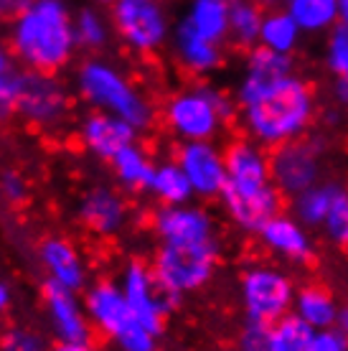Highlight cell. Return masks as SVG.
<instances>
[{
	"label": "cell",
	"mask_w": 348,
	"mask_h": 351,
	"mask_svg": "<svg viewBox=\"0 0 348 351\" xmlns=\"http://www.w3.org/2000/svg\"><path fill=\"white\" fill-rule=\"evenodd\" d=\"M336 328L348 339V303H343L338 311V321H336Z\"/></svg>",
	"instance_id": "cell-43"
},
{
	"label": "cell",
	"mask_w": 348,
	"mask_h": 351,
	"mask_svg": "<svg viewBox=\"0 0 348 351\" xmlns=\"http://www.w3.org/2000/svg\"><path fill=\"white\" fill-rule=\"evenodd\" d=\"M10 306H13V290H10L8 282L0 280V318L8 313Z\"/></svg>",
	"instance_id": "cell-42"
},
{
	"label": "cell",
	"mask_w": 348,
	"mask_h": 351,
	"mask_svg": "<svg viewBox=\"0 0 348 351\" xmlns=\"http://www.w3.org/2000/svg\"><path fill=\"white\" fill-rule=\"evenodd\" d=\"M31 0H0V26H10L13 18L26 8Z\"/></svg>",
	"instance_id": "cell-39"
},
{
	"label": "cell",
	"mask_w": 348,
	"mask_h": 351,
	"mask_svg": "<svg viewBox=\"0 0 348 351\" xmlns=\"http://www.w3.org/2000/svg\"><path fill=\"white\" fill-rule=\"evenodd\" d=\"M175 160L183 168L196 199H219L227 186V156L216 141H191L175 148Z\"/></svg>",
	"instance_id": "cell-13"
},
{
	"label": "cell",
	"mask_w": 348,
	"mask_h": 351,
	"mask_svg": "<svg viewBox=\"0 0 348 351\" xmlns=\"http://www.w3.org/2000/svg\"><path fill=\"white\" fill-rule=\"evenodd\" d=\"M340 23L348 26V0H340Z\"/></svg>",
	"instance_id": "cell-45"
},
{
	"label": "cell",
	"mask_w": 348,
	"mask_h": 351,
	"mask_svg": "<svg viewBox=\"0 0 348 351\" xmlns=\"http://www.w3.org/2000/svg\"><path fill=\"white\" fill-rule=\"evenodd\" d=\"M51 351H99L92 341H59Z\"/></svg>",
	"instance_id": "cell-41"
},
{
	"label": "cell",
	"mask_w": 348,
	"mask_h": 351,
	"mask_svg": "<svg viewBox=\"0 0 348 351\" xmlns=\"http://www.w3.org/2000/svg\"><path fill=\"white\" fill-rule=\"evenodd\" d=\"M110 21L122 46L138 56L160 51L173 36L163 0H114L110 5Z\"/></svg>",
	"instance_id": "cell-9"
},
{
	"label": "cell",
	"mask_w": 348,
	"mask_h": 351,
	"mask_svg": "<svg viewBox=\"0 0 348 351\" xmlns=\"http://www.w3.org/2000/svg\"><path fill=\"white\" fill-rule=\"evenodd\" d=\"M153 232L160 245H199L216 239V219L201 204L160 206L153 214Z\"/></svg>",
	"instance_id": "cell-14"
},
{
	"label": "cell",
	"mask_w": 348,
	"mask_h": 351,
	"mask_svg": "<svg viewBox=\"0 0 348 351\" xmlns=\"http://www.w3.org/2000/svg\"><path fill=\"white\" fill-rule=\"evenodd\" d=\"M183 21L214 44L229 41V0H188Z\"/></svg>",
	"instance_id": "cell-23"
},
{
	"label": "cell",
	"mask_w": 348,
	"mask_h": 351,
	"mask_svg": "<svg viewBox=\"0 0 348 351\" xmlns=\"http://www.w3.org/2000/svg\"><path fill=\"white\" fill-rule=\"evenodd\" d=\"M221 245L216 239L199 242V245H160L153 255L156 280L168 298L181 303V298L206 288L219 270Z\"/></svg>",
	"instance_id": "cell-7"
},
{
	"label": "cell",
	"mask_w": 348,
	"mask_h": 351,
	"mask_svg": "<svg viewBox=\"0 0 348 351\" xmlns=\"http://www.w3.org/2000/svg\"><path fill=\"white\" fill-rule=\"evenodd\" d=\"M41 303H44L51 334L59 341H92L95 328L84 311V298H79L77 290L46 280L44 290H41Z\"/></svg>",
	"instance_id": "cell-15"
},
{
	"label": "cell",
	"mask_w": 348,
	"mask_h": 351,
	"mask_svg": "<svg viewBox=\"0 0 348 351\" xmlns=\"http://www.w3.org/2000/svg\"><path fill=\"white\" fill-rule=\"evenodd\" d=\"M227 186L219 204L229 221L244 234H260V229L282 211V193L272 181L270 153L247 135L224 148Z\"/></svg>",
	"instance_id": "cell-2"
},
{
	"label": "cell",
	"mask_w": 348,
	"mask_h": 351,
	"mask_svg": "<svg viewBox=\"0 0 348 351\" xmlns=\"http://www.w3.org/2000/svg\"><path fill=\"white\" fill-rule=\"evenodd\" d=\"M117 282H120L122 293H125V298L130 303L132 313L138 316V321H142L156 336L163 334L168 313L178 303L163 293L160 282L156 280L153 267L148 263H142V260H130L122 267Z\"/></svg>",
	"instance_id": "cell-12"
},
{
	"label": "cell",
	"mask_w": 348,
	"mask_h": 351,
	"mask_svg": "<svg viewBox=\"0 0 348 351\" xmlns=\"http://www.w3.org/2000/svg\"><path fill=\"white\" fill-rule=\"evenodd\" d=\"M84 311L97 334L120 351H158V336L132 313L120 282H89L84 290Z\"/></svg>",
	"instance_id": "cell-6"
},
{
	"label": "cell",
	"mask_w": 348,
	"mask_h": 351,
	"mask_svg": "<svg viewBox=\"0 0 348 351\" xmlns=\"http://www.w3.org/2000/svg\"><path fill=\"white\" fill-rule=\"evenodd\" d=\"M338 300L333 298V293L325 285L318 282H308L303 288H297L295 303H293V313L303 318L308 326H313L315 331H328L336 328L338 321Z\"/></svg>",
	"instance_id": "cell-21"
},
{
	"label": "cell",
	"mask_w": 348,
	"mask_h": 351,
	"mask_svg": "<svg viewBox=\"0 0 348 351\" xmlns=\"http://www.w3.org/2000/svg\"><path fill=\"white\" fill-rule=\"evenodd\" d=\"M290 74H295V62L288 53L270 51L264 46H254L244 56L242 77H249V80L257 82H275L282 80V77H290Z\"/></svg>",
	"instance_id": "cell-29"
},
{
	"label": "cell",
	"mask_w": 348,
	"mask_h": 351,
	"mask_svg": "<svg viewBox=\"0 0 348 351\" xmlns=\"http://www.w3.org/2000/svg\"><path fill=\"white\" fill-rule=\"evenodd\" d=\"M254 3H257L262 10H277V8H282L285 0H254Z\"/></svg>",
	"instance_id": "cell-44"
},
{
	"label": "cell",
	"mask_w": 348,
	"mask_h": 351,
	"mask_svg": "<svg viewBox=\"0 0 348 351\" xmlns=\"http://www.w3.org/2000/svg\"><path fill=\"white\" fill-rule=\"evenodd\" d=\"M8 49L26 71L59 74L77 56L74 13L66 0H31L8 26Z\"/></svg>",
	"instance_id": "cell-3"
},
{
	"label": "cell",
	"mask_w": 348,
	"mask_h": 351,
	"mask_svg": "<svg viewBox=\"0 0 348 351\" xmlns=\"http://www.w3.org/2000/svg\"><path fill=\"white\" fill-rule=\"evenodd\" d=\"M148 191L160 202V206H178V204H188L196 199L191 184H188V178H186L183 168L178 166L175 158L156 163L153 181H150Z\"/></svg>",
	"instance_id": "cell-25"
},
{
	"label": "cell",
	"mask_w": 348,
	"mask_h": 351,
	"mask_svg": "<svg viewBox=\"0 0 348 351\" xmlns=\"http://www.w3.org/2000/svg\"><path fill=\"white\" fill-rule=\"evenodd\" d=\"M267 331L270 326L267 324H257V321H244L242 334H239V346L247 351H264V343H267Z\"/></svg>",
	"instance_id": "cell-37"
},
{
	"label": "cell",
	"mask_w": 348,
	"mask_h": 351,
	"mask_svg": "<svg viewBox=\"0 0 348 351\" xmlns=\"http://www.w3.org/2000/svg\"><path fill=\"white\" fill-rule=\"evenodd\" d=\"M163 125L178 143L216 141L239 117L234 95L216 84L196 82L175 89L163 105Z\"/></svg>",
	"instance_id": "cell-5"
},
{
	"label": "cell",
	"mask_w": 348,
	"mask_h": 351,
	"mask_svg": "<svg viewBox=\"0 0 348 351\" xmlns=\"http://www.w3.org/2000/svg\"><path fill=\"white\" fill-rule=\"evenodd\" d=\"M229 351H247V349H242V346H236V349H229Z\"/></svg>",
	"instance_id": "cell-47"
},
{
	"label": "cell",
	"mask_w": 348,
	"mask_h": 351,
	"mask_svg": "<svg viewBox=\"0 0 348 351\" xmlns=\"http://www.w3.org/2000/svg\"><path fill=\"white\" fill-rule=\"evenodd\" d=\"M264 13L254 0H229V41L247 51L260 46Z\"/></svg>",
	"instance_id": "cell-26"
},
{
	"label": "cell",
	"mask_w": 348,
	"mask_h": 351,
	"mask_svg": "<svg viewBox=\"0 0 348 351\" xmlns=\"http://www.w3.org/2000/svg\"><path fill=\"white\" fill-rule=\"evenodd\" d=\"M333 99L340 110H348V77H336L333 84Z\"/></svg>",
	"instance_id": "cell-40"
},
{
	"label": "cell",
	"mask_w": 348,
	"mask_h": 351,
	"mask_svg": "<svg viewBox=\"0 0 348 351\" xmlns=\"http://www.w3.org/2000/svg\"><path fill=\"white\" fill-rule=\"evenodd\" d=\"M325 150H328L325 135H305L270 150L272 181L285 199H295L297 193L321 184Z\"/></svg>",
	"instance_id": "cell-11"
},
{
	"label": "cell",
	"mask_w": 348,
	"mask_h": 351,
	"mask_svg": "<svg viewBox=\"0 0 348 351\" xmlns=\"http://www.w3.org/2000/svg\"><path fill=\"white\" fill-rule=\"evenodd\" d=\"M313 351H348V339L340 334L338 328L318 331L313 343Z\"/></svg>",
	"instance_id": "cell-38"
},
{
	"label": "cell",
	"mask_w": 348,
	"mask_h": 351,
	"mask_svg": "<svg viewBox=\"0 0 348 351\" xmlns=\"http://www.w3.org/2000/svg\"><path fill=\"white\" fill-rule=\"evenodd\" d=\"M77 219L82 227L89 229L97 237H114L130 221V206L114 186H92L79 196L77 202Z\"/></svg>",
	"instance_id": "cell-16"
},
{
	"label": "cell",
	"mask_w": 348,
	"mask_h": 351,
	"mask_svg": "<svg viewBox=\"0 0 348 351\" xmlns=\"http://www.w3.org/2000/svg\"><path fill=\"white\" fill-rule=\"evenodd\" d=\"M110 168L114 173V181L125 191H148L150 181H153V171H156V160L150 158L148 150L135 141L130 145H125L110 160Z\"/></svg>",
	"instance_id": "cell-22"
},
{
	"label": "cell",
	"mask_w": 348,
	"mask_h": 351,
	"mask_svg": "<svg viewBox=\"0 0 348 351\" xmlns=\"http://www.w3.org/2000/svg\"><path fill=\"white\" fill-rule=\"evenodd\" d=\"M38 263L46 272V280H53L69 290H87L89 265L79 247L69 237L49 234L38 245Z\"/></svg>",
	"instance_id": "cell-19"
},
{
	"label": "cell",
	"mask_w": 348,
	"mask_h": 351,
	"mask_svg": "<svg viewBox=\"0 0 348 351\" xmlns=\"http://www.w3.org/2000/svg\"><path fill=\"white\" fill-rule=\"evenodd\" d=\"M71 92L59 74L21 71L16 92V114L26 125L44 132H56L71 117Z\"/></svg>",
	"instance_id": "cell-10"
},
{
	"label": "cell",
	"mask_w": 348,
	"mask_h": 351,
	"mask_svg": "<svg viewBox=\"0 0 348 351\" xmlns=\"http://www.w3.org/2000/svg\"><path fill=\"white\" fill-rule=\"evenodd\" d=\"M171 53H173L175 64L191 77H211L214 71L224 66V59H227L221 44H214L201 34H196L183 18L173 26Z\"/></svg>",
	"instance_id": "cell-20"
},
{
	"label": "cell",
	"mask_w": 348,
	"mask_h": 351,
	"mask_svg": "<svg viewBox=\"0 0 348 351\" xmlns=\"http://www.w3.org/2000/svg\"><path fill=\"white\" fill-rule=\"evenodd\" d=\"M0 351H51L49 341L41 331H36L31 326H10L3 328L0 339Z\"/></svg>",
	"instance_id": "cell-34"
},
{
	"label": "cell",
	"mask_w": 348,
	"mask_h": 351,
	"mask_svg": "<svg viewBox=\"0 0 348 351\" xmlns=\"http://www.w3.org/2000/svg\"><path fill=\"white\" fill-rule=\"evenodd\" d=\"M234 99L244 135L267 150L305 138L318 114L313 87L297 74L277 82H254L239 74Z\"/></svg>",
	"instance_id": "cell-1"
},
{
	"label": "cell",
	"mask_w": 348,
	"mask_h": 351,
	"mask_svg": "<svg viewBox=\"0 0 348 351\" xmlns=\"http://www.w3.org/2000/svg\"><path fill=\"white\" fill-rule=\"evenodd\" d=\"M300 38H303V31H300V26L293 21V16L285 8L267 10L264 13L262 31H260V46L270 49V51L293 56L295 49L300 46Z\"/></svg>",
	"instance_id": "cell-27"
},
{
	"label": "cell",
	"mask_w": 348,
	"mask_h": 351,
	"mask_svg": "<svg viewBox=\"0 0 348 351\" xmlns=\"http://www.w3.org/2000/svg\"><path fill=\"white\" fill-rule=\"evenodd\" d=\"M282 8L303 34H328L340 23V0H285Z\"/></svg>",
	"instance_id": "cell-24"
},
{
	"label": "cell",
	"mask_w": 348,
	"mask_h": 351,
	"mask_svg": "<svg viewBox=\"0 0 348 351\" xmlns=\"http://www.w3.org/2000/svg\"><path fill=\"white\" fill-rule=\"evenodd\" d=\"M325 66L336 74V77H346L348 74V26H338L328 31V41H325Z\"/></svg>",
	"instance_id": "cell-35"
},
{
	"label": "cell",
	"mask_w": 348,
	"mask_h": 351,
	"mask_svg": "<svg viewBox=\"0 0 348 351\" xmlns=\"http://www.w3.org/2000/svg\"><path fill=\"white\" fill-rule=\"evenodd\" d=\"M336 186H338V181H321L313 189L297 193L293 199V217L303 221L308 229H321L323 219L328 214V206L333 202Z\"/></svg>",
	"instance_id": "cell-31"
},
{
	"label": "cell",
	"mask_w": 348,
	"mask_h": 351,
	"mask_svg": "<svg viewBox=\"0 0 348 351\" xmlns=\"http://www.w3.org/2000/svg\"><path fill=\"white\" fill-rule=\"evenodd\" d=\"M257 239H260V245L272 257H277V260L290 265H308L315 255V245L310 232L293 214H282L279 211L277 217H272L260 229Z\"/></svg>",
	"instance_id": "cell-18"
},
{
	"label": "cell",
	"mask_w": 348,
	"mask_h": 351,
	"mask_svg": "<svg viewBox=\"0 0 348 351\" xmlns=\"http://www.w3.org/2000/svg\"><path fill=\"white\" fill-rule=\"evenodd\" d=\"M0 196L8 204H23L28 199V178L21 171H3L0 173Z\"/></svg>",
	"instance_id": "cell-36"
},
{
	"label": "cell",
	"mask_w": 348,
	"mask_h": 351,
	"mask_svg": "<svg viewBox=\"0 0 348 351\" xmlns=\"http://www.w3.org/2000/svg\"><path fill=\"white\" fill-rule=\"evenodd\" d=\"M77 95L92 110H102L114 117H122L138 132L150 130L158 120V110L138 82L110 59H84L74 74Z\"/></svg>",
	"instance_id": "cell-4"
},
{
	"label": "cell",
	"mask_w": 348,
	"mask_h": 351,
	"mask_svg": "<svg viewBox=\"0 0 348 351\" xmlns=\"http://www.w3.org/2000/svg\"><path fill=\"white\" fill-rule=\"evenodd\" d=\"M77 138L79 145L87 150L89 156L110 163L125 145L135 143L138 130L130 123H125L122 117H114L102 110H92L79 120Z\"/></svg>",
	"instance_id": "cell-17"
},
{
	"label": "cell",
	"mask_w": 348,
	"mask_h": 351,
	"mask_svg": "<svg viewBox=\"0 0 348 351\" xmlns=\"http://www.w3.org/2000/svg\"><path fill=\"white\" fill-rule=\"evenodd\" d=\"M295 293V280L275 265H247L239 275V303L244 311V321L272 326L275 321L293 313Z\"/></svg>",
	"instance_id": "cell-8"
},
{
	"label": "cell",
	"mask_w": 348,
	"mask_h": 351,
	"mask_svg": "<svg viewBox=\"0 0 348 351\" xmlns=\"http://www.w3.org/2000/svg\"><path fill=\"white\" fill-rule=\"evenodd\" d=\"M74 34H77L79 49L99 51L110 44V36L114 34V28L110 16L102 13L99 5H84L74 13Z\"/></svg>",
	"instance_id": "cell-30"
},
{
	"label": "cell",
	"mask_w": 348,
	"mask_h": 351,
	"mask_svg": "<svg viewBox=\"0 0 348 351\" xmlns=\"http://www.w3.org/2000/svg\"><path fill=\"white\" fill-rule=\"evenodd\" d=\"M92 3H95V5H112L114 0H92Z\"/></svg>",
	"instance_id": "cell-46"
},
{
	"label": "cell",
	"mask_w": 348,
	"mask_h": 351,
	"mask_svg": "<svg viewBox=\"0 0 348 351\" xmlns=\"http://www.w3.org/2000/svg\"><path fill=\"white\" fill-rule=\"evenodd\" d=\"M346 77H348V74H346Z\"/></svg>",
	"instance_id": "cell-49"
},
{
	"label": "cell",
	"mask_w": 348,
	"mask_h": 351,
	"mask_svg": "<svg viewBox=\"0 0 348 351\" xmlns=\"http://www.w3.org/2000/svg\"><path fill=\"white\" fill-rule=\"evenodd\" d=\"M13 53L0 41V123H5L10 114H16V92L21 71L13 66Z\"/></svg>",
	"instance_id": "cell-33"
},
{
	"label": "cell",
	"mask_w": 348,
	"mask_h": 351,
	"mask_svg": "<svg viewBox=\"0 0 348 351\" xmlns=\"http://www.w3.org/2000/svg\"><path fill=\"white\" fill-rule=\"evenodd\" d=\"M0 339H3V326H0Z\"/></svg>",
	"instance_id": "cell-48"
},
{
	"label": "cell",
	"mask_w": 348,
	"mask_h": 351,
	"mask_svg": "<svg viewBox=\"0 0 348 351\" xmlns=\"http://www.w3.org/2000/svg\"><path fill=\"white\" fill-rule=\"evenodd\" d=\"M315 336L318 331L313 326H308L295 313H288L270 326L264 351H313Z\"/></svg>",
	"instance_id": "cell-28"
},
{
	"label": "cell",
	"mask_w": 348,
	"mask_h": 351,
	"mask_svg": "<svg viewBox=\"0 0 348 351\" xmlns=\"http://www.w3.org/2000/svg\"><path fill=\"white\" fill-rule=\"evenodd\" d=\"M321 232L331 245L348 250V184H343V181H338V186H336V193H333L328 214L323 219Z\"/></svg>",
	"instance_id": "cell-32"
}]
</instances>
